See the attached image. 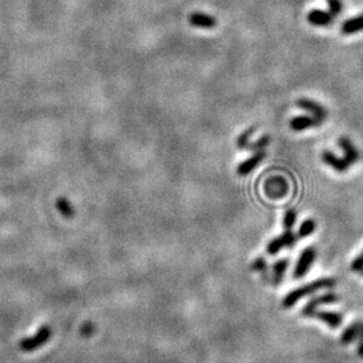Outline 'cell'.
Returning a JSON list of instances; mask_svg holds the SVG:
<instances>
[{
	"label": "cell",
	"mask_w": 363,
	"mask_h": 363,
	"mask_svg": "<svg viewBox=\"0 0 363 363\" xmlns=\"http://www.w3.org/2000/svg\"><path fill=\"white\" fill-rule=\"evenodd\" d=\"M336 284V281L334 278L326 277V278H319V280L310 282V283L302 285L295 290H291L289 294L283 298V308L289 309L291 307H294L296 303H297L299 299L303 297H307V296L315 294V292L322 290V289H330L335 287Z\"/></svg>",
	"instance_id": "1"
},
{
	"label": "cell",
	"mask_w": 363,
	"mask_h": 363,
	"mask_svg": "<svg viewBox=\"0 0 363 363\" xmlns=\"http://www.w3.org/2000/svg\"><path fill=\"white\" fill-rule=\"evenodd\" d=\"M338 301H340L338 295L331 291L326 292V294L320 296H315V297L310 299V301L303 307L302 315L306 317H314V314L317 312V308H319V307L326 305H333V303H336Z\"/></svg>",
	"instance_id": "2"
},
{
	"label": "cell",
	"mask_w": 363,
	"mask_h": 363,
	"mask_svg": "<svg viewBox=\"0 0 363 363\" xmlns=\"http://www.w3.org/2000/svg\"><path fill=\"white\" fill-rule=\"evenodd\" d=\"M316 258V249L314 247H308L302 251L299 255L297 263L294 269V278L299 280V278L305 277L309 269L312 268L314 262Z\"/></svg>",
	"instance_id": "3"
},
{
	"label": "cell",
	"mask_w": 363,
	"mask_h": 363,
	"mask_svg": "<svg viewBox=\"0 0 363 363\" xmlns=\"http://www.w3.org/2000/svg\"><path fill=\"white\" fill-rule=\"evenodd\" d=\"M265 194L272 200H280L288 194L289 187L287 180L281 176H274L265 182L264 184Z\"/></svg>",
	"instance_id": "4"
},
{
	"label": "cell",
	"mask_w": 363,
	"mask_h": 363,
	"mask_svg": "<svg viewBox=\"0 0 363 363\" xmlns=\"http://www.w3.org/2000/svg\"><path fill=\"white\" fill-rule=\"evenodd\" d=\"M296 244V236L291 230L285 231L278 237L272 238L267 247L269 255H276L283 249V248H292Z\"/></svg>",
	"instance_id": "5"
},
{
	"label": "cell",
	"mask_w": 363,
	"mask_h": 363,
	"mask_svg": "<svg viewBox=\"0 0 363 363\" xmlns=\"http://www.w3.org/2000/svg\"><path fill=\"white\" fill-rule=\"evenodd\" d=\"M299 109L307 111V112L310 113V116L315 117L316 119H319L321 123H323L326 120V118L328 116V112L326 110V107L323 105H321L320 103L315 102L313 99H308V98H301L297 100L296 103Z\"/></svg>",
	"instance_id": "6"
},
{
	"label": "cell",
	"mask_w": 363,
	"mask_h": 363,
	"mask_svg": "<svg viewBox=\"0 0 363 363\" xmlns=\"http://www.w3.org/2000/svg\"><path fill=\"white\" fill-rule=\"evenodd\" d=\"M322 124L319 119H316L315 117L313 116H307V114H303V116H297L291 118L290 122H289V127L292 131L299 132L305 131L307 129L312 128H317Z\"/></svg>",
	"instance_id": "7"
},
{
	"label": "cell",
	"mask_w": 363,
	"mask_h": 363,
	"mask_svg": "<svg viewBox=\"0 0 363 363\" xmlns=\"http://www.w3.org/2000/svg\"><path fill=\"white\" fill-rule=\"evenodd\" d=\"M321 157H322L324 164H327L328 166H330L331 169H334L335 171H337V172L340 173L345 172V171L348 170V167L350 166L343 157H337L335 153L329 151V150L323 151Z\"/></svg>",
	"instance_id": "8"
},
{
	"label": "cell",
	"mask_w": 363,
	"mask_h": 363,
	"mask_svg": "<svg viewBox=\"0 0 363 363\" xmlns=\"http://www.w3.org/2000/svg\"><path fill=\"white\" fill-rule=\"evenodd\" d=\"M264 157H265L264 150L255 152L253 156L247 158L246 160H243V162L237 166V173H238L239 176H247V174H249L255 167L260 165V163L264 159Z\"/></svg>",
	"instance_id": "9"
},
{
	"label": "cell",
	"mask_w": 363,
	"mask_h": 363,
	"mask_svg": "<svg viewBox=\"0 0 363 363\" xmlns=\"http://www.w3.org/2000/svg\"><path fill=\"white\" fill-rule=\"evenodd\" d=\"M189 23L190 25L195 27H198V29H214V27L217 25V20H216L215 17L210 15H205V13L202 12H195L193 15L189 16Z\"/></svg>",
	"instance_id": "10"
},
{
	"label": "cell",
	"mask_w": 363,
	"mask_h": 363,
	"mask_svg": "<svg viewBox=\"0 0 363 363\" xmlns=\"http://www.w3.org/2000/svg\"><path fill=\"white\" fill-rule=\"evenodd\" d=\"M338 146L343 151V158L347 160L349 165H352L357 162L359 158V153L352 142L347 137H341L338 139Z\"/></svg>",
	"instance_id": "11"
},
{
	"label": "cell",
	"mask_w": 363,
	"mask_h": 363,
	"mask_svg": "<svg viewBox=\"0 0 363 363\" xmlns=\"http://www.w3.org/2000/svg\"><path fill=\"white\" fill-rule=\"evenodd\" d=\"M308 23L314 26H328L334 22V17L330 12L322 10H312L307 16Z\"/></svg>",
	"instance_id": "12"
},
{
	"label": "cell",
	"mask_w": 363,
	"mask_h": 363,
	"mask_svg": "<svg viewBox=\"0 0 363 363\" xmlns=\"http://www.w3.org/2000/svg\"><path fill=\"white\" fill-rule=\"evenodd\" d=\"M314 317L322 321L323 323H326L331 329H336V328L341 326L342 321H343V316H342L341 314L335 312H324V310H317V312L314 314Z\"/></svg>",
	"instance_id": "13"
},
{
	"label": "cell",
	"mask_w": 363,
	"mask_h": 363,
	"mask_svg": "<svg viewBox=\"0 0 363 363\" xmlns=\"http://www.w3.org/2000/svg\"><path fill=\"white\" fill-rule=\"evenodd\" d=\"M341 31L344 34H354L359 32V31H363V15L345 20L342 24Z\"/></svg>",
	"instance_id": "14"
},
{
	"label": "cell",
	"mask_w": 363,
	"mask_h": 363,
	"mask_svg": "<svg viewBox=\"0 0 363 363\" xmlns=\"http://www.w3.org/2000/svg\"><path fill=\"white\" fill-rule=\"evenodd\" d=\"M289 267V260H280L277 261L276 263L274 264L272 267V278H274V283L278 285L283 280V276L287 271V269Z\"/></svg>",
	"instance_id": "15"
},
{
	"label": "cell",
	"mask_w": 363,
	"mask_h": 363,
	"mask_svg": "<svg viewBox=\"0 0 363 363\" xmlns=\"http://www.w3.org/2000/svg\"><path fill=\"white\" fill-rule=\"evenodd\" d=\"M358 328H359V321L345 328L344 331L341 335V343L347 345L352 343V342H355L358 335Z\"/></svg>",
	"instance_id": "16"
},
{
	"label": "cell",
	"mask_w": 363,
	"mask_h": 363,
	"mask_svg": "<svg viewBox=\"0 0 363 363\" xmlns=\"http://www.w3.org/2000/svg\"><path fill=\"white\" fill-rule=\"evenodd\" d=\"M55 205H57L58 211L60 212L65 218H71L75 216V208H73L72 203L66 197H59Z\"/></svg>",
	"instance_id": "17"
},
{
	"label": "cell",
	"mask_w": 363,
	"mask_h": 363,
	"mask_svg": "<svg viewBox=\"0 0 363 363\" xmlns=\"http://www.w3.org/2000/svg\"><path fill=\"white\" fill-rule=\"evenodd\" d=\"M315 229H316V222L312 218L306 219V221L301 224V226L298 228V232H297L298 238H306V237L310 236L314 231H315Z\"/></svg>",
	"instance_id": "18"
},
{
	"label": "cell",
	"mask_w": 363,
	"mask_h": 363,
	"mask_svg": "<svg viewBox=\"0 0 363 363\" xmlns=\"http://www.w3.org/2000/svg\"><path fill=\"white\" fill-rule=\"evenodd\" d=\"M255 130H256V127H251L249 129H247L246 131H243L242 134L237 137V141H236L237 148H239V149L248 148V145H249V139L251 136H253Z\"/></svg>",
	"instance_id": "19"
},
{
	"label": "cell",
	"mask_w": 363,
	"mask_h": 363,
	"mask_svg": "<svg viewBox=\"0 0 363 363\" xmlns=\"http://www.w3.org/2000/svg\"><path fill=\"white\" fill-rule=\"evenodd\" d=\"M269 143H270V137L267 135V136H263V137H261L258 141L251 143V144L248 145L247 149H249L254 152L262 151V150H264L265 148H267V146L269 145Z\"/></svg>",
	"instance_id": "20"
},
{
	"label": "cell",
	"mask_w": 363,
	"mask_h": 363,
	"mask_svg": "<svg viewBox=\"0 0 363 363\" xmlns=\"http://www.w3.org/2000/svg\"><path fill=\"white\" fill-rule=\"evenodd\" d=\"M296 219H297V214L294 209H289V210L284 214L283 217V226L285 230H291L292 226L295 225Z\"/></svg>",
	"instance_id": "21"
},
{
	"label": "cell",
	"mask_w": 363,
	"mask_h": 363,
	"mask_svg": "<svg viewBox=\"0 0 363 363\" xmlns=\"http://www.w3.org/2000/svg\"><path fill=\"white\" fill-rule=\"evenodd\" d=\"M327 3L328 8H329V12L334 18L338 15H341L342 10H343V4H342L341 0H327Z\"/></svg>",
	"instance_id": "22"
},
{
	"label": "cell",
	"mask_w": 363,
	"mask_h": 363,
	"mask_svg": "<svg viewBox=\"0 0 363 363\" xmlns=\"http://www.w3.org/2000/svg\"><path fill=\"white\" fill-rule=\"evenodd\" d=\"M251 269L255 271H260V272H265L268 269V263L267 261L264 260L263 257H258L256 260L254 261L253 265H251Z\"/></svg>",
	"instance_id": "23"
},
{
	"label": "cell",
	"mask_w": 363,
	"mask_h": 363,
	"mask_svg": "<svg viewBox=\"0 0 363 363\" xmlns=\"http://www.w3.org/2000/svg\"><path fill=\"white\" fill-rule=\"evenodd\" d=\"M351 270L355 271V272H359L363 269V257L362 255H359V256H357L355 258L354 261L351 262V265H350Z\"/></svg>",
	"instance_id": "24"
},
{
	"label": "cell",
	"mask_w": 363,
	"mask_h": 363,
	"mask_svg": "<svg viewBox=\"0 0 363 363\" xmlns=\"http://www.w3.org/2000/svg\"><path fill=\"white\" fill-rule=\"evenodd\" d=\"M356 341H357V343H361V342H363V321H362V322L359 321L358 335H357V338H356Z\"/></svg>",
	"instance_id": "25"
},
{
	"label": "cell",
	"mask_w": 363,
	"mask_h": 363,
	"mask_svg": "<svg viewBox=\"0 0 363 363\" xmlns=\"http://www.w3.org/2000/svg\"><path fill=\"white\" fill-rule=\"evenodd\" d=\"M357 355L361 356V357L363 358V342L358 343V345H357Z\"/></svg>",
	"instance_id": "26"
},
{
	"label": "cell",
	"mask_w": 363,
	"mask_h": 363,
	"mask_svg": "<svg viewBox=\"0 0 363 363\" xmlns=\"http://www.w3.org/2000/svg\"><path fill=\"white\" fill-rule=\"evenodd\" d=\"M361 255H362V257H363V253H362V254H361Z\"/></svg>",
	"instance_id": "27"
}]
</instances>
